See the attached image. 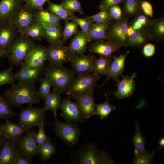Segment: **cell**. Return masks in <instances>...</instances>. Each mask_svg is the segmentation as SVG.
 Instances as JSON below:
<instances>
[{"mask_svg":"<svg viewBox=\"0 0 164 164\" xmlns=\"http://www.w3.org/2000/svg\"><path fill=\"white\" fill-rule=\"evenodd\" d=\"M104 40L94 41L90 43L87 47L90 53L97 54L99 55L112 56L114 52L119 51L122 47L111 41Z\"/></svg>","mask_w":164,"mask_h":164,"instance_id":"18","label":"cell"},{"mask_svg":"<svg viewBox=\"0 0 164 164\" xmlns=\"http://www.w3.org/2000/svg\"><path fill=\"white\" fill-rule=\"evenodd\" d=\"M53 124L56 135L65 143L73 146L78 142L80 133L76 123L67 121L62 123L55 117Z\"/></svg>","mask_w":164,"mask_h":164,"instance_id":"7","label":"cell"},{"mask_svg":"<svg viewBox=\"0 0 164 164\" xmlns=\"http://www.w3.org/2000/svg\"><path fill=\"white\" fill-rule=\"evenodd\" d=\"M152 40L156 42H162L164 39V18L163 16L150 20L148 30Z\"/></svg>","mask_w":164,"mask_h":164,"instance_id":"25","label":"cell"},{"mask_svg":"<svg viewBox=\"0 0 164 164\" xmlns=\"http://www.w3.org/2000/svg\"><path fill=\"white\" fill-rule=\"evenodd\" d=\"M6 51L0 50V58L6 56Z\"/></svg>","mask_w":164,"mask_h":164,"instance_id":"56","label":"cell"},{"mask_svg":"<svg viewBox=\"0 0 164 164\" xmlns=\"http://www.w3.org/2000/svg\"><path fill=\"white\" fill-rule=\"evenodd\" d=\"M136 73H133L131 76H123L122 79L116 82L117 90L109 93V95L113 94L119 99H123L130 97L133 93L135 88Z\"/></svg>","mask_w":164,"mask_h":164,"instance_id":"14","label":"cell"},{"mask_svg":"<svg viewBox=\"0 0 164 164\" xmlns=\"http://www.w3.org/2000/svg\"><path fill=\"white\" fill-rule=\"evenodd\" d=\"M62 19L54 13L44 9L37 10L35 20L40 22L43 26H49L60 23Z\"/></svg>","mask_w":164,"mask_h":164,"instance_id":"28","label":"cell"},{"mask_svg":"<svg viewBox=\"0 0 164 164\" xmlns=\"http://www.w3.org/2000/svg\"><path fill=\"white\" fill-rule=\"evenodd\" d=\"M32 159L20 153L19 152L13 164H31Z\"/></svg>","mask_w":164,"mask_h":164,"instance_id":"53","label":"cell"},{"mask_svg":"<svg viewBox=\"0 0 164 164\" xmlns=\"http://www.w3.org/2000/svg\"><path fill=\"white\" fill-rule=\"evenodd\" d=\"M20 35L27 36L33 40L39 41L44 38V28L41 23L35 21L32 24L18 32Z\"/></svg>","mask_w":164,"mask_h":164,"instance_id":"30","label":"cell"},{"mask_svg":"<svg viewBox=\"0 0 164 164\" xmlns=\"http://www.w3.org/2000/svg\"><path fill=\"white\" fill-rule=\"evenodd\" d=\"M4 142L5 141L3 138L2 137H0V151Z\"/></svg>","mask_w":164,"mask_h":164,"instance_id":"57","label":"cell"},{"mask_svg":"<svg viewBox=\"0 0 164 164\" xmlns=\"http://www.w3.org/2000/svg\"></svg>","mask_w":164,"mask_h":164,"instance_id":"59","label":"cell"},{"mask_svg":"<svg viewBox=\"0 0 164 164\" xmlns=\"http://www.w3.org/2000/svg\"><path fill=\"white\" fill-rule=\"evenodd\" d=\"M111 21L104 22H94L87 35L91 40L94 41L106 40V34Z\"/></svg>","mask_w":164,"mask_h":164,"instance_id":"27","label":"cell"},{"mask_svg":"<svg viewBox=\"0 0 164 164\" xmlns=\"http://www.w3.org/2000/svg\"><path fill=\"white\" fill-rule=\"evenodd\" d=\"M140 0H124L122 11L124 16L129 18L136 15L140 12Z\"/></svg>","mask_w":164,"mask_h":164,"instance_id":"33","label":"cell"},{"mask_svg":"<svg viewBox=\"0 0 164 164\" xmlns=\"http://www.w3.org/2000/svg\"><path fill=\"white\" fill-rule=\"evenodd\" d=\"M45 111L44 108L31 106L22 109L18 114L19 117L18 124L26 132L34 127H39L42 124H45Z\"/></svg>","mask_w":164,"mask_h":164,"instance_id":"6","label":"cell"},{"mask_svg":"<svg viewBox=\"0 0 164 164\" xmlns=\"http://www.w3.org/2000/svg\"><path fill=\"white\" fill-rule=\"evenodd\" d=\"M94 91L74 97L82 116L85 120L95 115V105Z\"/></svg>","mask_w":164,"mask_h":164,"instance_id":"17","label":"cell"},{"mask_svg":"<svg viewBox=\"0 0 164 164\" xmlns=\"http://www.w3.org/2000/svg\"><path fill=\"white\" fill-rule=\"evenodd\" d=\"M107 10L110 17L115 21L120 20L123 17L122 9L118 5L111 6Z\"/></svg>","mask_w":164,"mask_h":164,"instance_id":"48","label":"cell"},{"mask_svg":"<svg viewBox=\"0 0 164 164\" xmlns=\"http://www.w3.org/2000/svg\"><path fill=\"white\" fill-rule=\"evenodd\" d=\"M87 17L94 22H104L111 21L107 10H102L97 13Z\"/></svg>","mask_w":164,"mask_h":164,"instance_id":"47","label":"cell"},{"mask_svg":"<svg viewBox=\"0 0 164 164\" xmlns=\"http://www.w3.org/2000/svg\"><path fill=\"white\" fill-rule=\"evenodd\" d=\"M128 26V18L125 16L118 21L111 22L106 32V40L114 42L122 47L126 46Z\"/></svg>","mask_w":164,"mask_h":164,"instance_id":"8","label":"cell"},{"mask_svg":"<svg viewBox=\"0 0 164 164\" xmlns=\"http://www.w3.org/2000/svg\"><path fill=\"white\" fill-rule=\"evenodd\" d=\"M46 60V47L39 44L30 52L24 62L30 66L39 67H44V63Z\"/></svg>","mask_w":164,"mask_h":164,"instance_id":"23","label":"cell"},{"mask_svg":"<svg viewBox=\"0 0 164 164\" xmlns=\"http://www.w3.org/2000/svg\"><path fill=\"white\" fill-rule=\"evenodd\" d=\"M151 40V36L147 30H134L133 33L127 37L125 45L134 48H139Z\"/></svg>","mask_w":164,"mask_h":164,"instance_id":"24","label":"cell"},{"mask_svg":"<svg viewBox=\"0 0 164 164\" xmlns=\"http://www.w3.org/2000/svg\"><path fill=\"white\" fill-rule=\"evenodd\" d=\"M61 4L67 11L72 13L77 12L81 15L84 14L80 2L77 0H63Z\"/></svg>","mask_w":164,"mask_h":164,"instance_id":"43","label":"cell"},{"mask_svg":"<svg viewBox=\"0 0 164 164\" xmlns=\"http://www.w3.org/2000/svg\"><path fill=\"white\" fill-rule=\"evenodd\" d=\"M24 3V0H1L0 22L9 21Z\"/></svg>","mask_w":164,"mask_h":164,"instance_id":"22","label":"cell"},{"mask_svg":"<svg viewBox=\"0 0 164 164\" xmlns=\"http://www.w3.org/2000/svg\"><path fill=\"white\" fill-rule=\"evenodd\" d=\"M140 11L149 18L153 16V8L151 4L146 0H140Z\"/></svg>","mask_w":164,"mask_h":164,"instance_id":"49","label":"cell"},{"mask_svg":"<svg viewBox=\"0 0 164 164\" xmlns=\"http://www.w3.org/2000/svg\"><path fill=\"white\" fill-rule=\"evenodd\" d=\"M47 2L48 10L56 15L61 19L68 20L70 19L71 16L74 15V14L67 11L62 4H55L49 0Z\"/></svg>","mask_w":164,"mask_h":164,"instance_id":"34","label":"cell"},{"mask_svg":"<svg viewBox=\"0 0 164 164\" xmlns=\"http://www.w3.org/2000/svg\"><path fill=\"white\" fill-rule=\"evenodd\" d=\"M129 53V51H128L124 54H121L118 56H112L113 60L104 74L108 77L104 82L99 86L100 87H101L111 78H112L113 81H116L119 77L124 76L123 73L125 68V62Z\"/></svg>","mask_w":164,"mask_h":164,"instance_id":"16","label":"cell"},{"mask_svg":"<svg viewBox=\"0 0 164 164\" xmlns=\"http://www.w3.org/2000/svg\"><path fill=\"white\" fill-rule=\"evenodd\" d=\"M56 147L54 144L48 142L38 147V153L42 160L46 162L56 152Z\"/></svg>","mask_w":164,"mask_h":164,"instance_id":"37","label":"cell"},{"mask_svg":"<svg viewBox=\"0 0 164 164\" xmlns=\"http://www.w3.org/2000/svg\"><path fill=\"white\" fill-rule=\"evenodd\" d=\"M134 29L131 26H129L127 31V37L129 36L132 35L134 33Z\"/></svg>","mask_w":164,"mask_h":164,"instance_id":"55","label":"cell"},{"mask_svg":"<svg viewBox=\"0 0 164 164\" xmlns=\"http://www.w3.org/2000/svg\"><path fill=\"white\" fill-rule=\"evenodd\" d=\"M36 46L32 39L20 35L6 50V56L12 66H20Z\"/></svg>","mask_w":164,"mask_h":164,"instance_id":"2","label":"cell"},{"mask_svg":"<svg viewBox=\"0 0 164 164\" xmlns=\"http://www.w3.org/2000/svg\"><path fill=\"white\" fill-rule=\"evenodd\" d=\"M61 93L59 91L53 89L44 100L46 110H50L53 114L55 117H56L58 109L59 108L61 101Z\"/></svg>","mask_w":164,"mask_h":164,"instance_id":"29","label":"cell"},{"mask_svg":"<svg viewBox=\"0 0 164 164\" xmlns=\"http://www.w3.org/2000/svg\"><path fill=\"white\" fill-rule=\"evenodd\" d=\"M11 106L4 97L0 95V119L9 121L15 115Z\"/></svg>","mask_w":164,"mask_h":164,"instance_id":"39","label":"cell"},{"mask_svg":"<svg viewBox=\"0 0 164 164\" xmlns=\"http://www.w3.org/2000/svg\"><path fill=\"white\" fill-rule=\"evenodd\" d=\"M100 77L93 73L78 74L70 84L65 93L70 97L73 98L94 91Z\"/></svg>","mask_w":164,"mask_h":164,"instance_id":"5","label":"cell"},{"mask_svg":"<svg viewBox=\"0 0 164 164\" xmlns=\"http://www.w3.org/2000/svg\"><path fill=\"white\" fill-rule=\"evenodd\" d=\"M97 59L91 53L73 55L70 62L74 71L78 74L92 72L93 65Z\"/></svg>","mask_w":164,"mask_h":164,"instance_id":"12","label":"cell"},{"mask_svg":"<svg viewBox=\"0 0 164 164\" xmlns=\"http://www.w3.org/2000/svg\"><path fill=\"white\" fill-rule=\"evenodd\" d=\"M36 134L34 130L27 132L16 144L20 153L32 159L38 154V146L36 141Z\"/></svg>","mask_w":164,"mask_h":164,"instance_id":"11","label":"cell"},{"mask_svg":"<svg viewBox=\"0 0 164 164\" xmlns=\"http://www.w3.org/2000/svg\"><path fill=\"white\" fill-rule=\"evenodd\" d=\"M124 0H101L98 8L100 10H107L110 7L122 3Z\"/></svg>","mask_w":164,"mask_h":164,"instance_id":"52","label":"cell"},{"mask_svg":"<svg viewBox=\"0 0 164 164\" xmlns=\"http://www.w3.org/2000/svg\"><path fill=\"white\" fill-rule=\"evenodd\" d=\"M135 132L132 138L135 149L139 151L144 150L146 142V139L142 134L138 123L135 121Z\"/></svg>","mask_w":164,"mask_h":164,"instance_id":"38","label":"cell"},{"mask_svg":"<svg viewBox=\"0 0 164 164\" xmlns=\"http://www.w3.org/2000/svg\"><path fill=\"white\" fill-rule=\"evenodd\" d=\"M44 125V124H42L38 127V132L36 134V141L38 147L45 143L51 142V139L46 135L45 132Z\"/></svg>","mask_w":164,"mask_h":164,"instance_id":"46","label":"cell"},{"mask_svg":"<svg viewBox=\"0 0 164 164\" xmlns=\"http://www.w3.org/2000/svg\"><path fill=\"white\" fill-rule=\"evenodd\" d=\"M47 60L50 64L63 65L70 62L73 56L68 46L61 43L50 44L46 47Z\"/></svg>","mask_w":164,"mask_h":164,"instance_id":"9","label":"cell"},{"mask_svg":"<svg viewBox=\"0 0 164 164\" xmlns=\"http://www.w3.org/2000/svg\"><path fill=\"white\" fill-rule=\"evenodd\" d=\"M116 108L115 106L110 103L109 98L108 97L105 101L100 104H96L95 115H99L101 119L107 118Z\"/></svg>","mask_w":164,"mask_h":164,"instance_id":"35","label":"cell"},{"mask_svg":"<svg viewBox=\"0 0 164 164\" xmlns=\"http://www.w3.org/2000/svg\"><path fill=\"white\" fill-rule=\"evenodd\" d=\"M20 70L14 74L16 80L31 84H34L39 80L42 74L44 67H33L25 62L21 65Z\"/></svg>","mask_w":164,"mask_h":164,"instance_id":"15","label":"cell"},{"mask_svg":"<svg viewBox=\"0 0 164 164\" xmlns=\"http://www.w3.org/2000/svg\"><path fill=\"white\" fill-rule=\"evenodd\" d=\"M136 16L131 25L133 29L135 30H145V28H148L150 20L149 17L141 12Z\"/></svg>","mask_w":164,"mask_h":164,"instance_id":"41","label":"cell"},{"mask_svg":"<svg viewBox=\"0 0 164 164\" xmlns=\"http://www.w3.org/2000/svg\"><path fill=\"white\" fill-rule=\"evenodd\" d=\"M2 124L0 121V137H1V127Z\"/></svg>","mask_w":164,"mask_h":164,"instance_id":"58","label":"cell"},{"mask_svg":"<svg viewBox=\"0 0 164 164\" xmlns=\"http://www.w3.org/2000/svg\"><path fill=\"white\" fill-rule=\"evenodd\" d=\"M49 0H24V5L29 8L36 10L43 9L44 4Z\"/></svg>","mask_w":164,"mask_h":164,"instance_id":"50","label":"cell"},{"mask_svg":"<svg viewBox=\"0 0 164 164\" xmlns=\"http://www.w3.org/2000/svg\"><path fill=\"white\" fill-rule=\"evenodd\" d=\"M142 47V54L144 57L150 58L154 55L155 52V44L147 43Z\"/></svg>","mask_w":164,"mask_h":164,"instance_id":"51","label":"cell"},{"mask_svg":"<svg viewBox=\"0 0 164 164\" xmlns=\"http://www.w3.org/2000/svg\"><path fill=\"white\" fill-rule=\"evenodd\" d=\"M112 56L99 55L98 58H97L93 65L92 73L98 77H100V75H104L113 60Z\"/></svg>","mask_w":164,"mask_h":164,"instance_id":"32","label":"cell"},{"mask_svg":"<svg viewBox=\"0 0 164 164\" xmlns=\"http://www.w3.org/2000/svg\"><path fill=\"white\" fill-rule=\"evenodd\" d=\"M65 21L63 36L61 43H64L78 31V26L75 22L68 20Z\"/></svg>","mask_w":164,"mask_h":164,"instance_id":"40","label":"cell"},{"mask_svg":"<svg viewBox=\"0 0 164 164\" xmlns=\"http://www.w3.org/2000/svg\"><path fill=\"white\" fill-rule=\"evenodd\" d=\"M59 108L62 111L60 115L67 121L80 123L85 120L76 102H73L69 98L64 99L61 101Z\"/></svg>","mask_w":164,"mask_h":164,"instance_id":"13","label":"cell"},{"mask_svg":"<svg viewBox=\"0 0 164 164\" xmlns=\"http://www.w3.org/2000/svg\"><path fill=\"white\" fill-rule=\"evenodd\" d=\"M18 33L10 22H0V50L6 51L17 37Z\"/></svg>","mask_w":164,"mask_h":164,"instance_id":"19","label":"cell"},{"mask_svg":"<svg viewBox=\"0 0 164 164\" xmlns=\"http://www.w3.org/2000/svg\"><path fill=\"white\" fill-rule=\"evenodd\" d=\"M37 11L29 8L24 4L14 13L9 21L18 33L35 21V16Z\"/></svg>","mask_w":164,"mask_h":164,"instance_id":"10","label":"cell"},{"mask_svg":"<svg viewBox=\"0 0 164 164\" xmlns=\"http://www.w3.org/2000/svg\"><path fill=\"white\" fill-rule=\"evenodd\" d=\"M155 151L150 152L145 150L139 151L134 149L135 155L132 163L149 164L152 160Z\"/></svg>","mask_w":164,"mask_h":164,"instance_id":"36","label":"cell"},{"mask_svg":"<svg viewBox=\"0 0 164 164\" xmlns=\"http://www.w3.org/2000/svg\"><path fill=\"white\" fill-rule=\"evenodd\" d=\"M25 131L18 124L6 121L1 127V137L5 141L16 144L26 133Z\"/></svg>","mask_w":164,"mask_h":164,"instance_id":"20","label":"cell"},{"mask_svg":"<svg viewBox=\"0 0 164 164\" xmlns=\"http://www.w3.org/2000/svg\"><path fill=\"white\" fill-rule=\"evenodd\" d=\"M91 40L87 35L78 31L68 46L73 55H83L88 47V43Z\"/></svg>","mask_w":164,"mask_h":164,"instance_id":"21","label":"cell"},{"mask_svg":"<svg viewBox=\"0 0 164 164\" xmlns=\"http://www.w3.org/2000/svg\"><path fill=\"white\" fill-rule=\"evenodd\" d=\"M18 153L16 144L5 141L0 151V164H13Z\"/></svg>","mask_w":164,"mask_h":164,"instance_id":"26","label":"cell"},{"mask_svg":"<svg viewBox=\"0 0 164 164\" xmlns=\"http://www.w3.org/2000/svg\"><path fill=\"white\" fill-rule=\"evenodd\" d=\"M159 147L158 149H164V138L162 137L159 141Z\"/></svg>","mask_w":164,"mask_h":164,"instance_id":"54","label":"cell"},{"mask_svg":"<svg viewBox=\"0 0 164 164\" xmlns=\"http://www.w3.org/2000/svg\"><path fill=\"white\" fill-rule=\"evenodd\" d=\"M43 74L51 82L53 89L65 93L67 88L75 77L74 72L63 65L50 64L44 67Z\"/></svg>","mask_w":164,"mask_h":164,"instance_id":"3","label":"cell"},{"mask_svg":"<svg viewBox=\"0 0 164 164\" xmlns=\"http://www.w3.org/2000/svg\"><path fill=\"white\" fill-rule=\"evenodd\" d=\"M44 38L50 44L61 43L63 31L59 24L49 26H43Z\"/></svg>","mask_w":164,"mask_h":164,"instance_id":"31","label":"cell"},{"mask_svg":"<svg viewBox=\"0 0 164 164\" xmlns=\"http://www.w3.org/2000/svg\"><path fill=\"white\" fill-rule=\"evenodd\" d=\"M77 163L81 164H112L114 162L108 153L100 151L94 143L82 145L76 155Z\"/></svg>","mask_w":164,"mask_h":164,"instance_id":"4","label":"cell"},{"mask_svg":"<svg viewBox=\"0 0 164 164\" xmlns=\"http://www.w3.org/2000/svg\"><path fill=\"white\" fill-rule=\"evenodd\" d=\"M52 84L46 77L41 79L39 81V87L38 91V94L40 99L44 101L50 92Z\"/></svg>","mask_w":164,"mask_h":164,"instance_id":"44","label":"cell"},{"mask_svg":"<svg viewBox=\"0 0 164 164\" xmlns=\"http://www.w3.org/2000/svg\"><path fill=\"white\" fill-rule=\"evenodd\" d=\"M71 20L79 26L81 31L87 34L91 27L94 22L87 17L80 18L74 15L71 16Z\"/></svg>","mask_w":164,"mask_h":164,"instance_id":"42","label":"cell"},{"mask_svg":"<svg viewBox=\"0 0 164 164\" xmlns=\"http://www.w3.org/2000/svg\"><path fill=\"white\" fill-rule=\"evenodd\" d=\"M4 97L11 106L19 107L26 103H39L40 98L34 84L19 81L5 91Z\"/></svg>","mask_w":164,"mask_h":164,"instance_id":"1","label":"cell"},{"mask_svg":"<svg viewBox=\"0 0 164 164\" xmlns=\"http://www.w3.org/2000/svg\"><path fill=\"white\" fill-rule=\"evenodd\" d=\"M15 79L12 71V67L0 72V87L4 85L13 84Z\"/></svg>","mask_w":164,"mask_h":164,"instance_id":"45","label":"cell"}]
</instances>
